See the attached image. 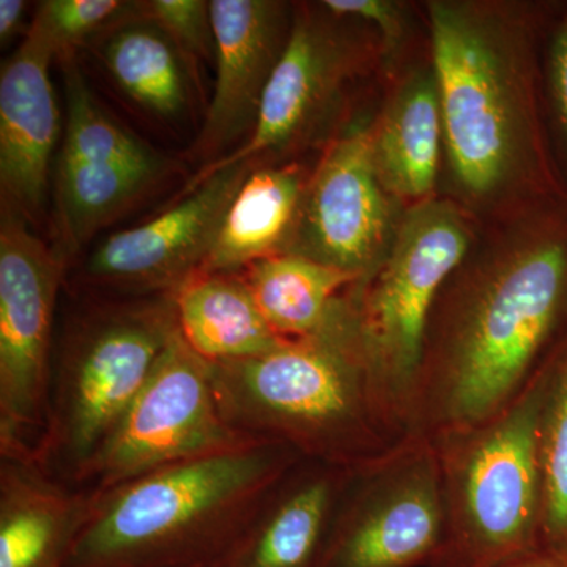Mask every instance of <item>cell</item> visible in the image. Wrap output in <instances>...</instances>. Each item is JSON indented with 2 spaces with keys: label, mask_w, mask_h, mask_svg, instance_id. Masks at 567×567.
<instances>
[{
  "label": "cell",
  "mask_w": 567,
  "mask_h": 567,
  "mask_svg": "<svg viewBox=\"0 0 567 567\" xmlns=\"http://www.w3.org/2000/svg\"><path fill=\"white\" fill-rule=\"evenodd\" d=\"M567 334V194L481 226L425 330L412 436L495 416Z\"/></svg>",
  "instance_id": "6da1fadb"
},
{
  "label": "cell",
  "mask_w": 567,
  "mask_h": 567,
  "mask_svg": "<svg viewBox=\"0 0 567 567\" xmlns=\"http://www.w3.org/2000/svg\"><path fill=\"white\" fill-rule=\"evenodd\" d=\"M554 3L423 2L442 104L439 196L480 226L567 194L540 92V50Z\"/></svg>",
  "instance_id": "7a4b0ae2"
},
{
  "label": "cell",
  "mask_w": 567,
  "mask_h": 567,
  "mask_svg": "<svg viewBox=\"0 0 567 567\" xmlns=\"http://www.w3.org/2000/svg\"><path fill=\"white\" fill-rule=\"evenodd\" d=\"M344 293L315 334L260 357L210 363L212 383L234 431L360 472L412 435L372 380Z\"/></svg>",
  "instance_id": "3957f363"
},
{
  "label": "cell",
  "mask_w": 567,
  "mask_h": 567,
  "mask_svg": "<svg viewBox=\"0 0 567 567\" xmlns=\"http://www.w3.org/2000/svg\"><path fill=\"white\" fill-rule=\"evenodd\" d=\"M300 461L292 447L259 440L91 492L65 567L219 565Z\"/></svg>",
  "instance_id": "277c9868"
},
{
  "label": "cell",
  "mask_w": 567,
  "mask_h": 567,
  "mask_svg": "<svg viewBox=\"0 0 567 567\" xmlns=\"http://www.w3.org/2000/svg\"><path fill=\"white\" fill-rule=\"evenodd\" d=\"M551 357L505 410L429 439L439 456L446 516L442 550L431 567H502L543 547L539 431Z\"/></svg>",
  "instance_id": "5b68a950"
},
{
  "label": "cell",
  "mask_w": 567,
  "mask_h": 567,
  "mask_svg": "<svg viewBox=\"0 0 567 567\" xmlns=\"http://www.w3.org/2000/svg\"><path fill=\"white\" fill-rule=\"evenodd\" d=\"M385 84L375 29L341 17L322 2L293 7L292 28L260 104L251 136L218 162L207 164L186 193L233 166L249 169L298 162L301 153L334 140Z\"/></svg>",
  "instance_id": "8992f818"
},
{
  "label": "cell",
  "mask_w": 567,
  "mask_h": 567,
  "mask_svg": "<svg viewBox=\"0 0 567 567\" xmlns=\"http://www.w3.org/2000/svg\"><path fill=\"white\" fill-rule=\"evenodd\" d=\"M177 330L173 295L89 306L69 324L39 458L48 473L80 488Z\"/></svg>",
  "instance_id": "52a82bcc"
},
{
  "label": "cell",
  "mask_w": 567,
  "mask_h": 567,
  "mask_svg": "<svg viewBox=\"0 0 567 567\" xmlns=\"http://www.w3.org/2000/svg\"><path fill=\"white\" fill-rule=\"evenodd\" d=\"M480 229L445 197L413 205L402 216L385 257L346 290L365 365L410 435L429 316Z\"/></svg>",
  "instance_id": "ba28073f"
},
{
  "label": "cell",
  "mask_w": 567,
  "mask_h": 567,
  "mask_svg": "<svg viewBox=\"0 0 567 567\" xmlns=\"http://www.w3.org/2000/svg\"><path fill=\"white\" fill-rule=\"evenodd\" d=\"M62 257L3 210L0 227V457L39 462L51 423Z\"/></svg>",
  "instance_id": "9c48e42d"
},
{
  "label": "cell",
  "mask_w": 567,
  "mask_h": 567,
  "mask_svg": "<svg viewBox=\"0 0 567 567\" xmlns=\"http://www.w3.org/2000/svg\"><path fill=\"white\" fill-rule=\"evenodd\" d=\"M254 442L259 440L248 439L226 423L213 391L210 363L194 352L177 330L80 488L106 491L163 466Z\"/></svg>",
  "instance_id": "30bf717a"
},
{
  "label": "cell",
  "mask_w": 567,
  "mask_h": 567,
  "mask_svg": "<svg viewBox=\"0 0 567 567\" xmlns=\"http://www.w3.org/2000/svg\"><path fill=\"white\" fill-rule=\"evenodd\" d=\"M446 516L434 443L410 436L354 473L320 567H431Z\"/></svg>",
  "instance_id": "8fae6325"
},
{
  "label": "cell",
  "mask_w": 567,
  "mask_h": 567,
  "mask_svg": "<svg viewBox=\"0 0 567 567\" xmlns=\"http://www.w3.org/2000/svg\"><path fill=\"white\" fill-rule=\"evenodd\" d=\"M377 102L320 151L282 254L358 279L385 257L406 208L386 192L372 162L369 128Z\"/></svg>",
  "instance_id": "7c38bea8"
},
{
  "label": "cell",
  "mask_w": 567,
  "mask_h": 567,
  "mask_svg": "<svg viewBox=\"0 0 567 567\" xmlns=\"http://www.w3.org/2000/svg\"><path fill=\"white\" fill-rule=\"evenodd\" d=\"M251 171L226 167L158 218L112 235L89 257V281L118 293L173 295L203 270L227 208Z\"/></svg>",
  "instance_id": "4fadbf2b"
},
{
  "label": "cell",
  "mask_w": 567,
  "mask_h": 567,
  "mask_svg": "<svg viewBox=\"0 0 567 567\" xmlns=\"http://www.w3.org/2000/svg\"><path fill=\"white\" fill-rule=\"evenodd\" d=\"M210 9L215 92L193 155L218 162L256 128L264 93L289 40L293 7L276 0H212Z\"/></svg>",
  "instance_id": "5bb4252c"
},
{
  "label": "cell",
  "mask_w": 567,
  "mask_h": 567,
  "mask_svg": "<svg viewBox=\"0 0 567 567\" xmlns=\"http://www.w3.org/2000/svg\"><path fill=\"white\" fill-rule=\"evenodd\" d=\"M52 41L32 24L0 76V186L3 210L37 218L47 199L48 174L61 114L50 65Z\"/></svg>",
  "instance_id": "9a60e30c"
},
{
  "label": "cell",
  "mask_w": 567,
  "mask_h": 567,
  "mask_svg": "<svg viewBox=\"0 0 567 567\" xmlns=\"http://www.w3.org/2000/svg\"><path fill=\"white\" fill-rule=\"evenodd\" d=\"M369 136L380 182L399 204L439 196L443 118L431 48L383 84Z\"/></svg>",
  "instance_id": "2e32d148"
},
{
  "label": "cell",
  "mask_w": 567,
  "mask_h": 567,
  "mask_svg": "<svg viewBox=\"0 0 567 567\" xmlns=\"http://www.w3.org/2000/svg\"><path fill=\"white\" fill-rule=\"evenodd\" d=\"M354 473L308 458L298 462L219 567H320Z\"/></svg>",
  "instance_id": "e0dca14e"
},
{
  "label": "cell",
  "mask_w": 567,
  "mask_h": 567,
  "mask_svg": "<svg viewBox=\"0 0 567 567\" xmlns=\"http://www.w3.org/2000/svg\"><path fill=\"white\" fill-rule=\"evenodd\" d=\"M0 567H65L91 492L35 461L0 457Z\"/></svg>",
  "instance_id": "ac0fdd59"
},
{
  "label": "cell",
  "mask_w": 567,
  "mask_h": 567,
  "mask_svg": "<svg viewBox=\"0 0 567 567\" xmlns=\"http://www.w3.org/2000/svg\"><path fill=\"white\" fill-rule=\"evenodd\" d=\"M309 171L301 162L252 169L227 208L200 271L240 274L249 265L282 254Z\"/></svg>",
  "instance_id": "d6986e66"
},
{
  "label": "cell",
  "mask_w": 567,
  "mask_h": 567,
  "mask_svg": "<svg viewBox=\"0 0 567 567\" xmlns=\"http://www.w3.org/2000/svg\"><path fill=\"white\" fill-rule=\"evenodd\" d=\"M173 300L182 338L208 363L248 360L286 342L265 320L241 274L197 271Z\"/></svg>",
  "instance_id": "ffe728a7"
},
{
  "label": "cell",
  "mask_w": 567,
  "mask_h": 567,
  "mask_svg": "<svg viewBox=\"0 0 567 567\" xmlns=\"http://www.w3.org/2000/svg\"><path fill=\"white\" fill-rule=\"evenodd\" d=\"M241 275L265 320L284 341L319 331L338 298L358 281L357 276L290 254L259 260Z\"/></svg>",
  "instance_id": "44dd1931"
},
{
  "label": "cell",
  "mask_w": 567,
  "mask_h": 567,
  "mask_svg": "<svg viewBox=\"0 0 567 567\" xmlns=\"http://www.w3.org/2000/svg\"><path fill=\"white\" fill-rule=\"evenodd\" d=\"M162 169L59 162L55 210L66 251H73L145 193Z\"/></svg>",
  "instance_id": "7402d4cb"
},
{
  "label": "cell",
  "mask_w": 567,
  "mask_h": 567,
  "mask_svg": "<svg viewBox=\"0 0 567 567\" xmlns=\"http://www.w3.org/2000/svg\"><path fill=\"white\" fill-rule=\"evenodd\" d=\"M104 61L134 103L162 117H175L188 102L177 51L158 28L132 25L111 37Z\"/></svg>",
  "instance_id": "603a6c76"
},
{
  "label": "cell",
  "mask_w": 567,
  "mask_h": 567,
  "mask_svg": "<svg viewBox=\"0 0 567 567\" xmlns=\"http://www.w3.org/2000/svg\"><path fill=\"white\" fill-rule=\"evenodd\" d=\"M61 58L66 92L61 162L162 169V162L100 106L70 52Z\"/></svg>",
  "instance_id": "cb8c5ba5"
},
{
  "label": "cell",
  "mask_w": 567,
  "mask_h": 567,
  "mask_svg": "<svg viewBox=\"0 0 567 567\" xmlns=\"http://www.w3.org/2000/svg\"><path fill=\"white\" fill-rule=\"evenodd\" d=\"M543 547L567 548V334L551 357L550 385L540 417Z\"/></svg>",
  "instance_id": "d4e9b609"
},
{
  "label": "cell",
  "mask_w": 567,
  "mask_h": 567,
  "mask_svg": "<svg viewBox=\"0 0 567 567\" xmlns=\"http://www.w3.org/2000/svg\"><path fill=\"white\" fill-rule=\"evenodd\" d=\"M341 17L358 18L375 29L383 52L385 82L429 50L423 2L404 0H323Z\"/></svg>",
  "instance_id": "484cf974"
},
{
  "label": "cell",
  "mask_w": 567,
  "mask_h": 567,
  "mask_svg": "<svg viewBox=\"0 0 567 567\" xmlns=\"http://www.w3.org/2000/svg\"><path fill=\"white\" fill-rule=\"evenodd\" d=\"M540 92L551 156L567 192V0L548 17L540 50Z\"/></svg>",
  "instance_id": "4316f807"
},
{
  "label": "cell",
  "mask_w": 567,
  "mask_h": 567,
  "mask_svg": "<svg viewBox=\"0 0 567 567\" xmlns=\"http://www.w3.org/2000/svg\"><path fill=\"white\" fill-rule=\"evenodd\" d=\"M125 6L118 0H48L40 3L32 24L62 55L103 29Z\"/></svg>",
  "instance_id": "83f0119b"
},
{
  "label": "cell",
  "mask_w": 567,
  "mask_h": 567,
  "mask_svg": "<svg viewBox=\"0 0 567 567\" xmlns=\"http://www.w3.org/2000/svg\"><path fill=\"white\" fill-rule=\"evenodd\" d=\"M148 20L194 58L215 51L210 2L205 0H152L142 3Z\"/></svg>",
  "instance_id": "f1b7e54d"
},
{
  "label": "cell",
  "mask_w": 567,
  "mask_h": 567,
  "mask_svg": "<svg viewBox=\"0 0 567 567\" xmlns=\"http://www.w3.org/2000/svg\"><path fill=\"white\" fill-rule=\"evenodd\" d=\"M502 567H567V548L540 547Z\"/></svg>",
  "instance_id": "f546056e"
},
{
  "label": "cell",
  "mask_w": 567,
  "mask_h": 567,
  "mask_svg": "<svg viewBox=\"0 0 567 567\" xmlns=\"http://www.w3.org/2000/svg\"><path fill=\"white\" fill-rule=\"evenodd\" d=\"M25 6L22 0H0V41L9 43L24 18Z\"/></svg>",
  "instance_id": "4dcf8cb0"
},
{
  "label": "cell",
  "mask_w": 567,
  "mask_h": 567,
  "mask_svg": "<svg viewBox=\"0 0 567 567\" xmlns=\"http://www.w3.org/2000/svg\"><path fill=\"white\" fill-rule=\"evenodd\" d=\"M204 567H219V565L204 566Z\"/></svg>",
  "instance_id": "1f68e13d"
}]
</instances>
